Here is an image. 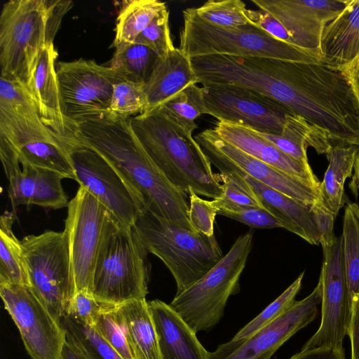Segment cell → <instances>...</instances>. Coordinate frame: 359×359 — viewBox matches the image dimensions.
I'll return each instance as SVG.
<instances>
[{
	"mask_svg": "<svg viewBox=\"0 0 359 359\" xmlns=\"http://www.w3.org/2000/svg\"><path fill=\"white\" fill-rule=\"evenodd\" d=\"M130 120L107 112L71 125L69 131L79 144L98 152L117 170L143 210L196 231L189 218L188 195L152 163L134 135Z\"/></svg>",
	"mask_w": 359,
	"mask_h": 359,
	"instance_id": "1",
	"label": "cell"
},
{
	"mask_svg": "<svg viewBox=\"0 0 359 359\" xmlns=\"http://www.w3.org/2000/svg\"><path fill=\"white\" fill-rule=\"evenodd\" d=\"M130 124L150 160L175 187L187 195L222 196V185L192 132L160 107L130 118Z\"/></svg>",
	"mask_w": 359,
	"mask_h": 359,
	"instance_id": "2",
	"label": "cell"
},
{
	"mask_svg": "<svg viewBox=\"0 0 359 359\" xmlns=\"http://www.w3.org/2000/svg\"><path fill=\"white\" fill-rule=\"evenodd\" d=\"M71 0H11L0 15V78L30 95L40 55L53 44Z\"/></svg>",
	"mask_w": 359,
	"mask_h": 359,
	"instance_id": "3",
	"label": "cell"
},
{
	"mask_svg": "<svg viewBox=\"0 0 359 359\" xmlns=\"http://www.w3.org/2000/svg\"><path fill=\"white\" fill-rule=\"evenodd\" d=\"M184 25L179 48L189 57L224 55L269 57L298 62H322L319 55L287 43L248 23L223 27L201 19L195 8L183 11Z\"/></svg>",
	"mask_w": 359,
	"mask_h": 359,
	"instance_id": "4",
	"label": "cell"
},
{
	"mask_svg": "<svg viewBox=\"0 0 359 359\" xmlns=\"http://www.w3.org/2000/svg\"><path fill=\"white\" fill-rule=\"evenodd\" d=\"M132 229L147 252L168 269L176 283V294L200 280L224 257L215 235L182 228L147 210Z\"/></svg>",
	"mask_w": 359,
	"mask_h": 359,
	"instance_id": "5",
	"label": "cell"
},
{
	"mask_svg": "<svg viewBox=\"0 0 359 359\" xmlns=\"http://www.w3.org/2000/svg\"><path fill=\"white\" fill-rule=\"evenodd\" d=\"M147 254L133 229L117 224L107 235L98 255L92 285L94 297L109 305L146 299Z\"/></svg>",
	"mask_w": 359,
	"mask_h": 359,
	"instance_id": "6",
	"label": "cell"
},
{
	"mask_svg": "<svg viewBox=\"0 0 359 359\" xmlns=\"http://www.w3.org/2000/svg\"><path fill=\"white\" fill-rule=\"evenodd\" d=\"M251 231L239 236L228 252L204 276L175 294L170 306L197 333L221 320L229 297L240 291V278L252 247Z\"/></svg>",
	"mask_w": 359,
	"mask_h": 359,
	"instance_id": "7",
	"label": "cell"
},
{
	"mask_svg": "<svg viewBox=\"0 0 359 359\" xmlns=\"http://www.w3.org/2000/svg\"><path fill=\"white\" fill-rule=\"evenodd\" d=\"M21 243L29 286L60 322L76 293L67 234L48 231L26 236Z\"/></svg>",
	"mask_w": 359,
	"mask_h": 359,
	"instance_id": "8",
	"label": "cell"
},
{
	"mask_svg": "<svg viewBox=\"0 0 359 359\" xmlns=\"http://www.w3.org/2000/svg\"><path fill=\"white\" fill-rule=\"evenodd\" d=\"M120 223L86 189L80 187L69 201L65 229L68 240L76 292L92 293L95 264L102 245Z\"/></svg>",
	"mask_w": 359,
	"mask_h": 359,
	"instance_id": "9",
	"label": "cell"
},
{
	"mask_svg": "<svg viewBox=\"0 0 359 359\" xmlns=\"http://www.w3.org/2000/svg\"><path fill=\"white\" fill-rule=\"evenodd\" d=\"M56 74L69 132L71 125L108 112L114 85L123 79L110 67L84 59L59 62Z\"/></svg>",
	"mask_w": 359,
	"mask_h": 359,
	"instance_id": "10",
	"label": "cell"
},
{
	"mask_svg": "<svg viewBox=\"0 0 359 359\" xmlns=\"http://www.w3.org/2000/svg\"><path fill=\"white\" fill-rule=\"evenodd\" d=\"M206 114L256 132L280 135L287 114L286 107L257 90L236 85L201 87Z\"/></svg>",
	"mask_w": 359,
	"mask_h": 359,
	"instance_id": "11",
	"label": "cell"
},
{
	"mask_svg": "<svg viewBox=\"0 0 359 359\" xmlns=\"http://www.w3.org/2000/svg\"><path fill=\"white\" fill-rule=\"evenodd\" d=\"M321 245L323 251L320 274L323 283L321 323L302 350L343 349V341L351 318V297L344 266L342 236L335 237Z\"/></svg>",
	"mask_w": 359,
	"mask_h": 359,
	"instance_id": "12",
	"label": "cell"
},
{
	"mask_svg": "<svg viewBox=\"0 0 359 359\" xmlns=\"http://www.w3.org/2000/svg\"><path fill=\"white\" fill-rule=\"evenodd\" d=\"M4 307L32 359H60L65 331L30 286L0 284Z\"/></svg>",
	"mask_w": 359,
	"mask_h": 359,
	"instance_id": "13",
	"label": "cell"
},
{
	"mask_svg": "<svg viewBox=\"0 0 359 359\" xmlns=\"http://www.w3.org/2000/svg\"><path fill=\"white\" fill-rule=\"evenodd\" d=\"M194 139L211 165L215 166L220 172L245 174L282 194L309 205H313L320 200L318 188L245 154L224 140L214 128L201 131Z\"/></svg>",
	"mask_w": 359,
	"mask_h": 359,
	"instance_id": "14",
	"label": "cell"
},
{
	"mask_svg": "<svg viewBox=\"0 0 359 359\" xmlns=\"http://www.w3.org/2000/svg\"><path fill=\"white\" fill-rule=\"evenodd\" d=\"M76 181L124 226L133 228L143 209L117 170L98 152L75 139L69 151Z\"/></svg>",
	"mask_w": 359,
	"mask_h": 359,
	"instance_id": "15",
	"label": "cell"
},
{
	"mask_svg": "<svg viewBox=\"0 0 359 359\" xmlns=\"http://www.w3.org/2000/svg\"><path fill=\"white\" fill-rule=\"evenodd\" d=\"M323 283L319 277L312 292L292 305L275 320L249 339L220 344L208 352V359H271L275 352L291 337L311 323L322 302Z\"/></svg>",
	"mask_w": 359,
	"mask_h": 359,
	"instance_id": "16",
	"label": "cell"
},
{
	"mask_svg": "<svg viewBox=\"0 0 359 359\" xmlns=\"http://www.w3.org/2000/svg\"><path fill=\"white\" fill-rule=\"evenodd\" d=\"M0 157L8 180V194L13 208L20 205H34L60 209L68 206L62 180L55 171L21 164L12 144L0 136Z\"/></svg>",
	"mask_w": 359,
	"mask_h": 359,
	"instance_id": "17",
	"label": "cell"
},
{
	"mask_svg": "<svg viewBox=\"0 0 359 359\" xmlns=\"http://www.w3.org/2000/svg\"><path fill=\"white\" fill-rule=\"evenodd\" d=\"M273 16L288 32L294 44L321 57L320 45L324 27L343 10V0H252Z\"/></svg>",
	"mask_w": 359,
	"mask_h": 359,
	"instance_id": "18",
	"label": "cell"
},
{
	"mask_svg": "<svg viewBox=\"0 0 359 359\" xmlns=\"http://www.w3.org/2000/svg\"><path fill=\"white\" fill-rule=\"evenodd\" d=\"M0 136L15 149L32 142L53 141L62 137L43 123L34 100L21 85L2 78Z\"/></svg>",
	"mask_w": 359,
	"mask_h": 359,
	"instance_id": "19",
	"label": "cell"
},
{
	"mask_svg": "<svg viewBox=\"0 0 359 359\" xmlns=\"http://www.w3.org/2000/svg\"><path fill=\"white\" fill-rule=\"evenodd\" d=\"M214 130L224 140L245 154L319 189L320 182L310 166L289 156L258 132L224 121H218Z\"/></svg>",
	"mask_w": 359,
	"mask_h": 359,
	"instance_id": "20",
	"label": "cell"
},
{
	"mask_svg": "<svg viewBox=\"0 0 359 359\" xmlns=\"http://www.w3.org/2000/svg\"><path fill=\"white\" fill-rule=\"evenodd\" d=\"M162 359H208L196 333L170 306L159 299L148 302Z\"/></svg>",
	"mask_w": 359,
	"mask_h": 359,
	"instance_id": "21",
	"label": "cell"
},
{
	"mask_svg": "<svg viewBox=\"0 0 359 359\" xmlns=\"http://www.w3.org/2000/svg\"><path fill=\"white\" fill-rule=\"evenodd\" d=\"M320 50L323 63L341 70L359 56V0H346L341 13L324 27Z\"/></svg>",
	"mask_w": 359,
	"mask_h": 359,
	"instance_id": "22",
	"label": "cell"
},
{
	"mask_svg": "<svg viewBox=\"0 0 359 359\" xmlns=\"http://www.w3.org/2000/svg\"><path fill=\"white\" fill-rule=\"evenodd\" d=\"M264 208L277 218L283 228L297 234L312 245L320 243V235L317 227L312 205H309L282 194L243 173Z\"/></svg>",
	"mask_w": 359,
	"mask_h": 359,
	"instance_id": "23",
	"label": "cell"
},
{
	"mask_svg": "<svg viewBox=\"0 0 359 359\" xmlns=\"http://www.w3.org/2000/svg\"><path fill=\"white\" fill-rule=\"evenodd\" d=\"M197 84L198 78L191 58L179 48H174L159 57L148 82L144 85L146 106L142 114L149 112L190 84Z\"/></svg>",
	"mask_w": 359,
	"mask_h": 359,
	"instance_id": "24",
	"label": "cell"
},
{
	"mask_svg": "<svg viewBox=\"0 0 359 359\" xmlns=\"http://www.w3.org/2000/svg\"><path fill=\"white\" fill-rule=\"evenodd\" d=\"M57 52L52 44L42 51L32 83L30 95L43 123L62 137H69L62 113L55 61Z\"/></svg>",
	"mask_w": 359,
	"mask_h": 359,
	"instance_id": "25",
	"label": "cell"
},
{
	"mask_svg": "<svg viewBox=\"0 0 359 359\" xmlns=\"http://www.w3.org/2000/svg\"><path fill=\"white\" fill-rule=\"evenodd\" d=\"M259 133L283 152L306 166H310L306 154L308 147H313L319 154H325L332 145L323 130L296 114L287 115L280 135Z\"/></svg>",
	"mask_w": 359,
	"mask_h": 359,
	"instance_id": "26",
	"label": "cell"
},
{
	"mask_svg": "<svg viewBox=\"0 0 359 359\" xmlns=\"http://www.w3.org/2000/svg\"><path fill=\"white\" fill-rule=\"evenodd\" d=\"M359 147L335 143L325 153L328 166L319 187L320 200L336 218L344 206V183L352 176Z\"/></svg>",
	"mask_w": 359,
	"mask_h": 359,
	"instance_id": "27",
	"label": "cell"
},
{
	"mask_svg": "<svg viewBox=\"0 0 359 359\" xmlns=\"http://www.w3.org/2000/svg\"><path fill=\"white\" fill-rule=\"evenodd\" d=\"M136 359H162L153 318L146 299L116 305Z\"/></svg>",
	"mask_w": 359,
	"mask_h": 359,
	"instance_id": "28",
	"label": "cell"
},
{
	"mask_svg": "<svg viewBox=\"0 0 359 359\" xmlns=\"http://www.w3.org/2000/svg\"><path fill=\"white\" fill-rule=\"evenodd\" d=\"M14 220L8 211L0 218V284L29 286L21 241L13 231Z\"/></svg>",
	"mask_w": 359,
	"mask_h": 359,
	"instance_id": "29",
	"label": "cell"
},
{
	"mask_svg": "<svg viewBox=\"0 0 359 359\" xmlns=\"http://www.w3.org/2000/svg\"><path fill=\"white\" fill-rule=\"evenodd\" d=\"M166 4L158 0L124 1L117 15L112 47L133 43Z\"/></svg>",
	"mask_w": 359,
	"mask_h": 359,
	"instance_id": "30",
	"label": "cell"
},
{
	"mask_svg": "<svg viewBox=\"0 0 359 359\" xmlns=\"http://www.w3.org/2000/svg\"><path fill=\"white\" fill-rule=\"evenodd\" d=\"M109 67L124 80L145 85L149 80L159 56L149 48L135 42L114 47Z\"/></svg>",
	"mask_w": 359,
	"mask_h": 359,
	"instance_id": "31",
	"label": "cell"
},
{
	"mask_svg": "<svg viewBox=\"0 0 359 359\" xmlns=\"http://www.w3.org/2000/svg\"><path fill=\"white\" fill-rule=\"evenodd\" d=\"M60 322L67 337L88 359H123L95 326L87 325L69 316H63Z\"/></svg>",
	"mask_w": 359,
	"mask_h": 359,
	"instance_id": "32",
	"label": "cell"
},
{
	"mask_svg": "<svg viewBox=\"0 0 359 359\" xmlns=\"http://www.w3.org/2000/svg\"><path fill=\"white\" fill-rule=\"evenodd\" d=\"M344 266L351 297L359 293V205L349 202L343 218Z\"/></svg>",
	"mask_w": 359,
	"mask_h": 359,
	"instance_id": "33",
	"label": "cell"
},
{
	"mask_svg": "<svg viewBox=\"0 0 359 359\" xmlns=\"http://www.w3.org/2000/svg\"><path fill=\"white\" fill-rule=\"evenodd\" d=\"M160 107L172 121L193 133L196 120L206 114L201 87L190 84L163 102Z\"/></svg>",
	"mask_w": 359,
	"mask_h": 359,
	"instance_id": "34",
	"label": "cell"
},
{
	"mask_svg": "<svg viewBox=\"0 0 359 359\" xmlns=\"http://www.w3.org/2000/svg\"><path fill=\"white\" fill-rule=\"evenodd\" d=\"M95 327L123 359H136L124 321L116 305L102 304Z\"/></svg>",
	"mask_w": 359,
	"mask_h": 359,
	"instance_id": "35",
	"label": "cell"
},
{
	"mask_svg": "<svg viewBox=\"0 0 359 359\" xmlns=\"http://www.w3.org/2000/svg\"><path fill=\"white\" fill-rule=\"evenodd\" d=\"M304 274V272L301 273L280 296L241 329L231 339L244 341L249 339L286 311L296 301L295 297L302 287Z\"/></svg>",
	"mask_w": 359,
	"mask_h": 359,
	"instance_id": "36",
	"label": "cell"
},
{
	"mask_svg": "<svg viewBox=\"0 0 359 359\" xmlns=\"http://www.w3.org/2000/svg\"><path fill=\"white\" fill-rule=\"evenodd\" d=\"M203 20L223 27H236L250 23L245 4L240 0H209L195 8Z\"/></svg>",
	"mask_w": 359,
	"mask_h": 359,
	"instance_id": "37",
	"label": "cell"
},
{
	"mask_svg": "<svg viewBox=\"0 0 359 359\" xmlns=\"http://www.w3.org/2000/svg\"><path fill=\"white\" fill-rule=\"evenodd\" d=\"M145 106L144 85L124 79L120 80L114 85L108 112L132 118L135 114H141Z\"/></svg>",
	"mask_w": 359,
	"mask_h": 359,
	"instance_id": "38",
	"label": "cell"
},
{
	"mask_svg": "<svg viewBox=\"0 0 359 359\" xmlns=\"http://www.w3.org/2000/svg\"><path fill=\"white\" fill-rule=\"evenodd\" d=\"M216 176L222 185L224 193L219 198L212 200L215 205H234L264 208L252 188L242 176L234 172L216 173Z\"/></svg>",
	"mask_w": 359,
	"mask_h": 359,
	"instance_id": "39",
	"label": "cell"
},
{
	"mask_svg": "<svg viewBox=\"0 0 359 359\" xmlns=\"http://www.w3.org/2000/svg\"><path fill=\"white\" fill-rule=\"evenodd\" d=\"M134 42L149 48L159 57L165 55L175 48L170 34L167 7L158 13Z\"/></svg>",
	"mask_w": 359,
	"mask_h": 359,
	"instance_id": "40",
	"label": "cell"
},
{
	"mask_svg": "<svg viewBox=\"0 0 359 359\" xmlns=\"http://www.w3.org/2000/svg\"><path fill=\"white\" fill-rule=\"evenodd\" d=\"M214 205L217 208V215L231 218L253 228H283L280 221L264 208L234 205Z\"/></svg>",
	"mask_w": 359,
	"mask_h": 359,
	"instance_id": "41",
	"label": "cell"
},
{
	"mask_svg": "<svg viewBox=\"0 0 359 359\" xmlns=\"http://www.w3.org/2000/svg\"><path fill=\"white\" fill-rule=\"evenodd\" d=\"M189 196V218L194 229L208 236H214V223L217 214L212 201L203 199L192 191Z\"/></svg>",
	"mask_w": 359,
	"mask_h": 359,
	"instance_id": "42",
	"label": "cell"
},
{
	"mask_svg": "<svg viewBox=\"0 0 359 359\" xmlns=\"http://www.w3.org/2000/svg\"><path fill=\"white\" fill-rule=\"evenodd\" d=\"M102 304L92 293L78 291L71 302L69 316L90 326H95Z\"/></svg>",
	"mask_w": 359,
	"mask_h": 359,
	"instance_id": "43",
	"label": "cell"
},
{
	"mask_svg": "<svg viewBox=\"0 0 359 359\" xmlns=\"http://www.w3.org/2000/svg\"><path fill=\"white\" fill-rule=\"evenodd\" d=\"M247 14L251 24L259 27L276 39L294 45L292 38L285 28L269 13L260 9L258 11L248 9Z\"/></svg>",
	"mask_w": 359,
	"mask_h": 359,
	"instance_id": "44",
	"label": "cell"
},
{
	"mask_svg": "<svg viewBox=\"0 0 359 359\" xmlns=\"http://www.w3.org/2000/svg\"><path fill=\"white\" fill-rule=\"evenodd\" d=\"M311 208L320 235V244L330 243L337 237L333 231L334 222L336 218L324 206L320 200L312 205Z\"/></svg>",
	"mask_w": 359,
	"mask_h": 359,
	"instance_id": "45",
	"label": "cell"
},
{
	"mask_svg": "<svg viewBox=\"0 0 359 359\" xmlns=\"http://www.w3.org/2000/svg\"><path fill=\"white\" fill-rule=\"evenodd\" d=\"M347 334L351 339V359H359V293L351 296V313Z\"/></svg>",
	"mask_w": 359,
	"mask_h": 359,
	"instance_id": "46",
	"label": "cell"
},
{
	"mask_svg": "<svg viewBox=\"0 0 359 359\" xmlns=\"http://www.w3.org/2000/svg\"><path fill=\"white\" fill-rule=\"evenodd\" d=\"M289 359H345L343 349L317 348L302 350Z\"/></svg>",
	"mask_w": 359,
	"mask_h": 359,
	"instance_id": "47",
	"label": "cell"
},
{
	"mask_svg": "<svg viewBox=\"0 0 359 359\" xmlns=\"http://www.w3.org/2000/svg\"><path fill=\"white\" fill-rule=\"evenodd\" d=\"M343 71L359 104V56Z\"/></svg>",
	"mask_w": 359,
	"mask_h": 359,
	"instance_id": "48",
	"label": "cell"
},
{
	"mask_svg": "<svg viewBox=\"0 0 359 359\" xmlns=\"http://www.w3.org/2000/svg\"><path fill=\"white\" fill-rule=\"evenodd\" d=\"M60 359H88V358L65 334V341Z\"/></svg>",
	"mask_w": 359,
	"mask_h": 359,
	"instance_id": "49",
	"label": "cell"
},
{
	"mask_svg": "<svg viewBox=\"0 0 359 359\" xmlns=\"http://www.w3.org/2000/svg\"><path fill=\"white\" fill-rule=\"evenodd\" d=\"M350 187L353 192L355 191V194L359 190V150L354 164L353 175L350 184Z\"/></svg>",
	"mask_w": 359,
	"mask_h": 359,
	"instance_id": "50",
	"label": "cell"
}]
</instances>
